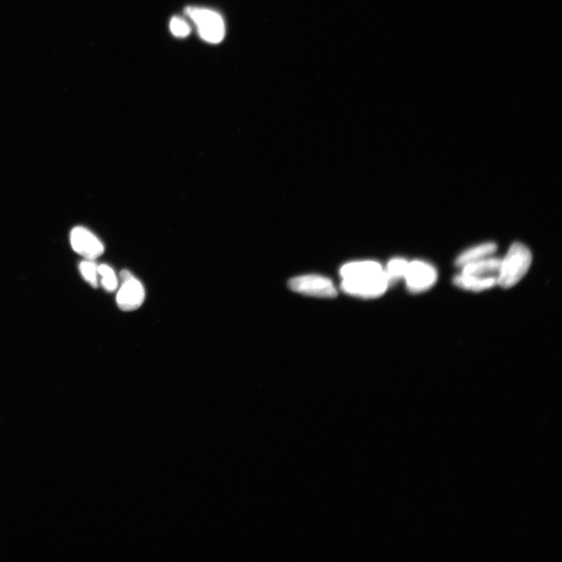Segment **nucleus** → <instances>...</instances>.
Returning <instances> with one entry per match:
<instances>
[{
  "label": "nucleus",
  "instance_id": "1a4fd4ad",
  "mask_svg": "<svg viewBox=\"0 0 562 562\" xmlns=\"http://www.w3.org/2000/svg\"><path fill=\"white\" fill-rule=\"evenodd\" d=\"M497 244L494 242H485L476 245V247L464 251L458 256L455 265L458 267H463L466 265L479 261L487 257L492 256L497 251Z\"/></svg>",
  "mask_w": 562,
  "mask_h": 562
},
{
  "label": "nucleus",
  "instance_id": "f03ea898",
  "mask_svg": "<svg viewBox=\"0 0 562 562\" xmlns=\"http://www.w3.org/2000/svg\"><path fill=\"white\" fill-rule=\"evenodd\" d=\"M531 263V251L522 243H514L501 260L497 284L504 288L514 287L526 274Z\"/></svg>",
  "mask_w": 562,
  "mask_h": 562
},
{
  "label": "nucleus",
  "instance_id": "20e7f679",
  "mask_svg": "<svg viewBox=\"0 0 562 562\" xmlns=\"http://www.w3.org/2000/svg\"><path fill=\"white\" fill-rule=\"evenodd\" d=\"M404 279L410 292L421 293L435 286L437 272L431 264L415 260L409 263Z\"/></svg>",
  "mask_w": 562,
  "mask_h": 562
},
{
  "label": "nucleus",
  "instance_id": "39448f33",
  "mask_svg": "<svg viewBox=\"0 0 562 562\" xmlns=\"http://www.w3.org/2000/svg\"><path fill=\"white\" fill-rule=\"evenodd\" d=\"M120 277L122 286L117 295L118 305L123 311H134L143 304L144 287L128 270H123Z\"/></svg>",
  "mask_w": 562,
  "mask_h": 562
},
{
  "label": "nucleus",
  "instance_id": "6e6552de",
  "mask_svg": "<svg viewBox=\"0 0 562 562\" xmlns=\"http://www.w3.org/2000/svg\"><path fill=\"white\" fill-rule=\"evenodd\" d=\"M501 260L494 256L483 258L462 267V274L478 277H499Z\"/></svg>",
  "mask_w": 562,
  "mask_h": 562
},
{
  "label": "nucleus",
  "instance_id": "9d476101",
  "mask_svg": "<svg viewBox=\"0 0 562 562\" xmlns=\"http://www.w3.org/2000/svg\"><path fill=\"white\" fill-rule=\"evenodd\" d=\"M454 283L458 288L471 290V292H483L492 288L497 284V277H478L460 274L455 276Z\"/></svg>",
  "mask_w": 562,
  "mask_h": 562
},
{
  "label": "nucleus",
  "instance_id": "ddd939ff",
  "mask_svg": "<svg viewBox=\"0 0 562 562\" xmlns=\"http://www.w3.org/2000/svg\"><path fill=\"white\" fill-rule=\"evenodd\" d=\"M81 274L87 282L94 288L98 286V266L93 260H87L80 263Z\"/></svg>",
  "mask_w": 562,
  "mask_h": 562
},
{
  "label": "nucleus",
  "instance_id": "9b49d317",
  "mask_svg": "<svg viewBox=\"0 0 562 562\" xmlns=\"http://www.w3.org/2000/svg\"><path fill=\"white\" fill-rule=\"evenodd\" d=\"M408 265L409 262L404 258H393L387 264V269L384 270L389 283H391L400 279H404Z\"/></svg>",
  "mask_w": 562,
  "mask_h": 562
},
{
  "label": "nucleus",
  "instance_id": "f8f14e48",
  "mask_svg": "<svg viewBox=\"0 0 562 562\" xmlns=\"http://www.w3.org/2000/svg\"><path fill=\"white\" fill-rule=\"evenodd\" d=\"M99 275L102 276V286L109 292H114L118 286V281L114 270L106 264H102L98 267Z\"/></svg>",
  "mask_w": 562,
  "mask_h": 562
},
{
  "label": "nucleus",
  "instance_id": "7ed1b4c3",
  "mask_svg": "<svg viewBox=\"0 0 562 562\" xmlns=\"http://www.w3.org/2000/svg\"><path fill=\"white\" fill-rule=\"evenodd\" d=\"M185 14L196 23L200 37L210 43L221 42L225 36V24L217 12L200 8H187Z\"/></svg>",
  "mask_w": 562,
  "mask_h": 562
},
{
  "label": "nucleus",
  "instance_id": "f257e3e1",
  "mask_svg": "<svg viewBox=\"0 0 562 562\" xmlns=\"http://www.w3.org/2000/svg\"><path fill=\"white\" fill-rule=\"evenodd\" d=\"M341 288L345 292L373 299L382 295L389 286L385 270L374 261H361L345 264L340 271Z\"/></svg>",
  "mask_w": 562,
  "mask_h": 562
},
{
  "label": "nucleus",
  "instance_id": "4468645a",
  "mask_svg": "<svg viewBox=\"0 0 562 562\" xmlns=\"http://www.w3.org/2000/svg\"><path fill=\"white\" fill-rule=\"evenodd\" d=\"M170 29L174 36L185 38L191 33V28L184 19L174 17L170 23Z\"/></svg>",
  "mask_w": 562,
  "mask_h": 562
},
{
  "label": "nucleus",
  "instance_id": "423d86ee",
  "mask_svg": "<svg viewBox=\"0 0 562 562\" xmlns=\"http://www.w3.org/2000/svg\"><path fill=\"white\" fill-rule=\"evenodd\" d=\"M288 286L294 292L303 295L320 298H334L337 296V290L332 281L319 275L295 277L289 281Z\"/></svg>",
  "mask_w": 562,
  "mask_h": 562
},
{
  "label": "nucleus",
  "instance_id": "0eeeda50",
  "mask_svg": "<svg viewBox=\"0 0 562 562\" xmlns=\"http://www.w3.org/2000/svg\"><path fill=\"white\" fill-rule=\"evenodd\" d=\"M70 244L77 253L87 260H93L104 253L100 239L85 228L77 227L71 231Z\"/></svg>",
  "mask_w": 562,
  "mask_h": 562
}]
</instances>
